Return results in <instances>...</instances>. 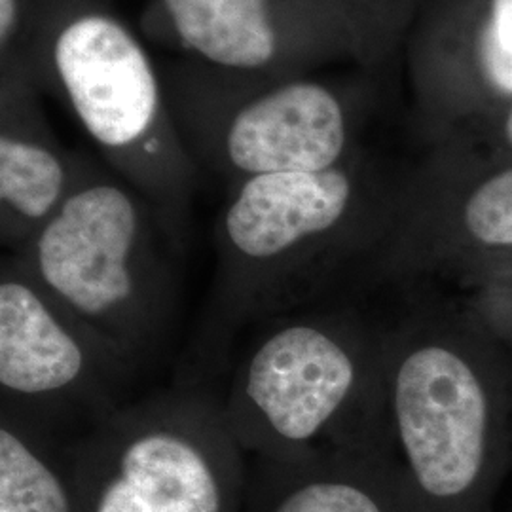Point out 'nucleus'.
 Masks as SVG:
<instances>
[{"mask_svg": "<svg viewBox=\"0 0 512 512\" xmlns=\"http://www.w3.org/2000/svg\"><path fill=\"white\" fill-rule=\"evenodd\" d=\"M29 69L154 209L177 255L188 245L200 167L175 124L162 69L105 0H38Z\"/></svg>", "mask_w": 512, "mask_h": 512, "instance_id": "obj_1", "label": "nucleus"}, {"mask_svg": "<svg viewBox=\"0 0 512 512\" xmlns=\"http://www.w3.org/2000/svg\"><path fill=\"white\" fill-rule=\"evenodd\" d=\"M10 255L131 368L160 344L177 251L150 203L116 173L88 162L54 217Z\"/></svg>", "mask_w": 512, "mask_h": 512, "instance_id": "obj_2", "label": "nucleus"}, {"mask_svg": "<svg viewBox=\"0 0 512 512\" xmlns=\"http://www.w3.org/2000/svg\"><path fill=\"white\" fill-rule=\"evenodd\" d=\"M243 454L198 391L118 406L67 454L76 512H239Z\"/></svg>", "mask_w": 512, "mask_h": 512, "instance_id": "obj_3", "label": "nucleus"}, {"mask_svg": "<svg viewBox=\"0 0 512 512\" xmlns=\"http://www.w3.org/2000/svg\"><path fill=\"white\" fill-rule=\"evenodd\" d=\"M357 198L346 164L232 184L215 228L209 342L220 346L241 325L310 298L346 238Z\"/></svg>", "mask_w": 512, "mask_h": 512, "instance_id": "obj_4", "label": "nucleus"}, {"mask_svg": "<svg viewBox=\"0 0 512 512\" xmlns=\"http://www.w3.org/2000/svg\"><path fill=\"white\" fill-rule=\"evenodd\" d=\"M162 76L190 156L230 184L346 164L348 112L325 82L226 73L184 57Z\"/></svg>", "mask_w": 512, "mask_h": 512, "instance_id": "obj_5", "label": "nucleus"}, {"mask_svg": "<svg viewBox=\"0 0 512 512\" xmlns=\"http://www.w3.org/2000/svg\"><path fill=\"white\" fill-rule=\"evenodd\" d=\"M372 365L359 336L323 317L275 323L243 357L220 403L245 454L304 461L334 439L365 395Z\"/></svg>", "mask_w": 512, "mask_h": 512, "instance_id": "obj_6", "label": "nucleus"}, {"mask_svg": "<svg viewBox=\"0 0 512 512\" xmlns=\"http://www.w3.org/2000/svg\"><path fill=\"white\" fill-rule=\"evenodd\" d=\"M131 366L65 310L14 255L0 266L2 404L38 418L82 404L103 420Z\"/></svg>", "mask_w": 512, "mask_h": 512, "instance_id": "obj_7", "label": "nucleus"}, {"mask_svg": "<svg viewBox=\"0 0 512 512\" xmlns=\"http://www.w3.org/2000/svg\"><path fill=\"white\" fill-rule=\"evenodd\" d=\"M393 431L421 494L448 501L473 488L486 456L488 397L458 349L410 338L385 363Z\"/></svg>", "mask_w": 512, "mask_h": 512, "instance_id": "obj_8", "label": "nucleus"}, {"mask_svg": "<svg viewBox=\"0 0 512 512\" xmlns=\"http://www.w3.org/2000/svg\"><path fill=\"white\" fill-rule=\"evenodd\" d=\"M148 40L236 74H302L346 31L302 0H148Z\"/></svg>", "mask_w": 512, "mask_h": 512, "instance_id": "obj_9", "label": "nucleus"}, {"mask_svg": "<svg viewBox=\"0 0 512 512\" xmlns=\"http://www.w3.org/2000/svg\"><path fill=\"white\" fill-rule=\"evenodd\" d=\"M27 71L0 73V243L19 251L80 181L86 158L55 137Z\"/></svg>", "mask_w": 512, "mask_h": 512, "instance_id": "obj_10", "label": "nucleus"}, {"mask_svg": "<svg viewBox=\"0 0 512 512\" xmlns=\"http://www.w3.org/2000/svg\"><path fill=\"white\" fill-rule=\"evenodd\" d=\"M258 467L253 512H393L346 448L289 463L258 459Z\"/></svg>", "mask_w": 512, "mask_h": 512, "instance_id": "obj_11", "label": "nucleus"}, {"mask_svg": "<svg viewBox=\"0 0 512 512\" xmlns=\"http://www.w3.org/2000/svg\"><path fill=\"white\" fill-rule=\"evenodd\" d=\"M0 512H76L69 463L61 467L42 425L2 404Z\"/></svg>", "mask_w": 512, "mask_h": 512, "instance_id": "obj_12", "label": "nucleus"}, {"mask_svg": "<svg viewBox=\"0 0 512 512\" xmlns=\"http://www.w3.org/2000/svg\"><path fill=\"white\" fill-rule=\"evenodd\" d=\"M469 236L488 247H512V167L480 184L463 209Z\"/></svg>", "mask_w": 512, "mask_h": 512, "instance_id": "obj_13", "label": "nucleus"}, {"mask_svg": "<svg viewBox=\"0 0 512 512\" xmlns=\"http://www.w3.org/2000/svg\"><path fill=\"white\" fill-rule=\"evenodd\" d=\"M38 0H0V73L27 71Z\"/></svg>", "mask_w": 512, "mask_h": 512, "instance_id": "obj_14", "label": "nucleus"}, {"mask_svg": "<svg viewBox=\"0 0 512 512\" xmlns=\"http://www.w3.org/2000/svg\"><path fill=\"white\" fill-rule=\"evenodd\" d=\"M480 63L497 90L512 93V0H492L480 37Z\"/></svg>", "mask_w": 512, "mask_h": 512, "instance_id": "obj_15", "label": "nucleus"}, {"mask_svg": "<svg viewBox=\"0 0 512 512\" xmlns=\"http://www.w3.org/2000/svg\"><path fill=\"white\" fill-rule=\"evenodd\" d=\"M311 8L323 12L332 21H336L344 31H348V2L349 0H302Z\"/></svg>", "mask_w": 512, "mask_h": 512, "instance_id": "obj_16", "label": "nucleus"}, {"mask_svg": "<svg viewBox=\"0 0 512 512\" xmlns=\"http://www.w3.org/2000/svg\"><path fill=\"white\" fill-rule=\"evenodd\" d=\"M505 133H507V139H509V143L512 145V110L509 118H507V124H505Z\"/></svg>", "mask_w": 512, "mask_h": 512, "instance_id": "obj_17", "label": "nucleus"}]
</instances>
